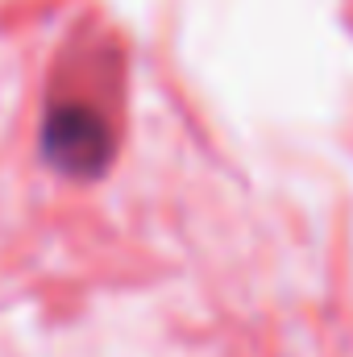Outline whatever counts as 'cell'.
I'll list each match as a JSON object with an SVG mask.
<instances>
[{
  "label": "cell",
  "mask_w": 353,
  "mask_h": 357,
  "mask_svg": "<svg viewBox=\"0 0 353 357\" xmlns=\"http://www.w3.org/2000/svg\"><path fill=\"white\" fill-rule=\"evenodd\" d=\"M42 142H46V158L54 167H63L71 175H91L112 154V125L91 100L59 96L46 108Z\"/></svg>",
  "instance_id": "obj_1"
}]
</instances>
